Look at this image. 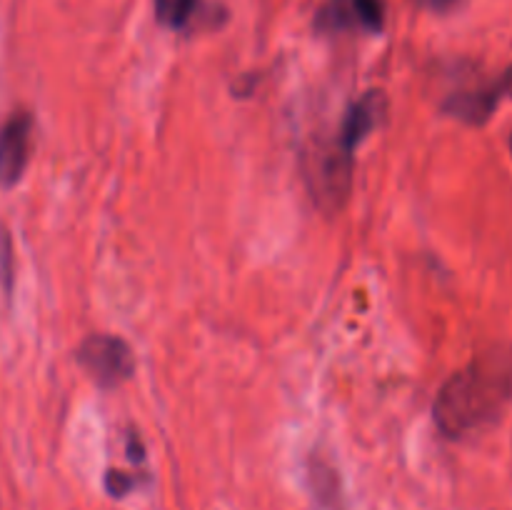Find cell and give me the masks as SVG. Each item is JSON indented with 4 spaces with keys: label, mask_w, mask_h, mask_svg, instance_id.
Masks as SVG:
<instances>
[{
    "label": "cell",
    "mask_w": 512,
    "mask_h": 510,
    "mask_svg": "<svg viewBox=\"0 0 512 510\" xmlns=\"http://www.w3.org/2000/svg\"><path fill=\"white\" fill-rule=\"evenodd\" d=\"M512 398V355H480L440 388L433 415L440 433L465 438L493 423Z\"/></svg>",
    "instance_id": "obj_1"
},
{
    "label": "cell",
    "mask_w": 512,
    "mask_h": 510,
    "mask_svg": "<svg viewBox=\"0 0 512 510\" xmlns=\"http://www.w3.org/2000/svg\"><path fill=\"white\" fill-rule=\"evenodd\" d=\"M303 173L315 203L325 213H338L353 188V150L343 148L340 140L313 143L305 153Z\"/></svg>",
    "instance_id": "obj_2"
},
{
    "label": "cell",
    "mask_w": 512,
    "mask_h": 510,
    "mask_svg": "<svg viewBox=\"0 0 512 510\" xmlns=\"http://www.w3.org/2000/svg\"><path fill=\"white\" fill-rule=\"evenodd\" d=\"M78 360L103 388H118L133 375L135 360L128 343L115 335H90L78 350Z\"/></svg>",
    "instance_id": "obj_3"
},
{
    "label": "cell",
    "mask_w": 512,
    "mask_h": 510,
    "mask_svg": "<svg viewBox=\"0 0 512 510\" xmlns=\"http://www.w3.org/2000/svg\"><path fill=\"white\" fill-rule=\"evenodd\" d=\"M30 140H33V118L25 110L10 115L0 125V185L13 188L28 165Z\"/></svg>",
    "instance_id": "obj_4"
},
{
    "label": "cell",
    "mask_w": 512,
    "mask_h": 510,
    "mask_svg": "<svg viewBox=\"0 0 512 510\" xmlns=\"http://www.w3.org/2000/svg\"><path fill=\"white\" fill-rule=\"evenodd\" d=\"M385 115V95L383 93H368L348 110L343 125H340V145L348 150L358 148L363 143L365 135L383 120Z\"/></svg>",
    "instance_id": "obj_5"
},
{
    "label": "cell",
    "mask_w": 512,
    "mask_h": 510,
    "mask_svg": "<svg viewBox=\"0 0 512 510\" xmlns=\"http://www.w3.org/2000/svg\"><path fill=\"white\" fill-rule=\"evenodd\" d=\"M308 485L315 503L323 510H343V488H340L338 470L323 458H310L308 463Z\"/></svg>",
    "instance_id": "obj_6"
},
{
    "label": "cell",
    "mask_w": 512,
    "mask_h": 510,
    "mask_svg": "<svg viewBox=\"0 0 512 510\" xmlns=\"http://www.w3.org/2000/svg\"><path fill=\"white\" fill-rule=\"evenodd\" d=\"M198 0H155V18L165 28H183L193 15Z\"/></svg>",
    "instance_id": "obj_7"
},
{
    "label": "cell",
    "mask_w": 512,
    "mask_h": 510,
    "mask_svg": "<svg viewBox=\"0 0 512 510\" xmlns=\"http://www.w3.org/2000/svg\"><path fill=\"white\" fill-rule=\"evenodd\" d=\"M318 28L320 30H343L355 23V15L350 10L348 0H330L323 10L318 13Z\"/></svg>",
    "instance_id": "obj_8"
},
{
    "label": "cell",
    "mask_w": 512,
    "mask_h": 510,
    "mask_svg": "<svg viewBox=\"0 0 512 510\" xmlns=\"http://www.w3.org/2000/svg\"><path fill=\"white\" fill-rule=\"evenodd\" d=\"M355 15V23L365 25L368 30H383L385 23V0H348Z\"/></svg>",
    "instance_id": "obj_9"
},
{
    "label": "cell",
    "mask_w": 512,
    "mask_h": 510,
    "mask_svg": "<svg viewBox=\"0 0 512 510\" xmlns=\"http://www.w3.org/2000/svg\"><path fill=\"white\" fill-rule=\"evenodd\" d=\"M0 280H3L5 293L13 288V245H10L8 233H0Z\"/></svg>",
    "instance_id": "obj_10"
},
{
    "label": "cell",
    "mask_w": 512,
    "mask_h": 510,
    "mask_svg": "<svg viewBox=\"0 0 512 510\" xmlns=\"http://www.w3.org/2000/svg\"><path fill=\"white\" fill-rule=\"evenodd\" d=\"M135 483H138V480H135L133 475H125L120 473V470H110L108 478H105V488H108V493L113 495V498H123L125 493H130V490L135 488Z\"/></svg>",
    "instance_id": "obj_11"
},
{
    "label": "cell",
    "mask_w": 512,
    "mask_h": 510,
    "mask_svg": "<svg viewBox=\"0 0 512 510\" xmlns=\"http://www.w3.org/2000/svg\"><path fill=\"white\" fill-rule=\"evenodd\" d=\"M413 3L418 5V8L430 10V13H448V10L455 8L460 0H413Z\"/></svg>",
    "instance_id": "obj_12"
},
{
    "label": "cell",
    "mask_w": 512,
    "mask_h": 510,
    "mask_svg": "<svg viewBox=\"0 0 512 510\" xmlns=\"http://www.w3.org/2000/svg\"><path fill=\"white\" fill-rule=\"evenodd\" d=\"M510 153H512V135H510Z\"/></svg>",
    "instance_id": "obj_13"
}]
</instances>
